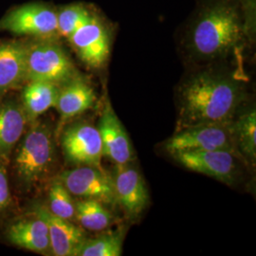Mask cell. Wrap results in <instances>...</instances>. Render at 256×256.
Wrapping results in <instances>:
<instances>
[{"label":"cell","instance_id":"4","mask_svg":"<svg viewBox=\"0 0 256 256\" xmlns=\"http://www.w3.org/2000/svg\"><path fill=\"white\" fill-rule=\"evenodd\" d=\"M115 25L96 10L90 19L68 38L84 64L93 70H101L108 64Z\"/></svg>","mask_w":256,"mask_h":256},{"label":"cell","instance_id":"23","mask_svg":"<svg viewBox=\"0 0 256 256\" xmlns=\"http://www.w3.org/2000/svg\"><path fill=\"white\" fill-rule=\"evenodd\" d=\"M72 196L64 185L56 180L52 184L48 192V210L63 220H74L75 202Z\"/></svg>","mask_w":256,"mask_h":256},{"label":"cell","instance_id":"19","mask_svg":"<svg viewBox=\"0 0 256 256\" xmlns=\"http://www.w3.org/2000/svg\"><path fill=\"white\" fill-rule=\"evenodd\" d=\"M75 218L84 229L92 232L104 230L113 223V216L104 202L92 198L75 202Z\"/></svg>","mask_w":256,"mask_h":256},{"label":"cell","instance_id":"18","mask_svg":"<svg viewBox=\"0 0 256 256\" xmlns=\"http://www.w3.org/2000/svg\"><path fill=\"white\" fill-rule=\"evenodd\" d=\"M60 86L46 81H28L23 92V110L28 122L54 108Z\"/></svg>","mask_w":256,"mask_h":256},{"label":"cell","instance_id":"16","mask_svg":"<svg viewBox=\"0 0 256 256\" xmlns=\"http://www.w3.org/2000/svg\"><path fill=\"white\" fill-rule=\"evenodd\" d=\"M7 238L12 244L34 252H52L46 222L36 214L32 218L20 220L10 226Z\"/></svg>","mask_w":256,"mask_h":256},{"label":"cell","instance_id":"21","mask_svg":"<svg viewBox=\"0 0 256 256\" xmlns=\"http://www.w3.org/2000/svg\"><path fill=\"white\" fill-rule=\"evenodd\" d=\"M95 10L96 9L84 3H72L56 9L59 36L68 39L90 19Z\"/></svg>","mask_w":256,"mask_h":256},{"label":"cell","instance_id":"8","mask_svg":"<svg viewBox=\"0 0 256 256\" xmlns=\"http://www.w3.org/2000/svg\"><path fill=\"white\" fill-rule=\"evenodd\" d=\"M174 160L186 169L206 174L218 182L232 185L239 174V156L226 150L186 151L173 154Z\"/></svg>","mask_w":256,"mask_h":256},{"label":"cell","instance_id":"14","mask_svg":"<svg viewBox=\"0 0 256 256\" xmlns=\"http://www.w3.org/2000/svg\"><path fill=\"white\" fill-rule=\"evenodd\" d=\"M96 100L92 84L79 74L60 86L54 108L62 119L70 120L90 110Z\"/></svg>","mask_w":256,"mask_h":256},{"label":"cell","instance_id":"3","mask_svg":"<svg viewBox=\"0 0 256 256\" xmlns=\"http://www.w3.org/2000/svg\"><path fill=\"white\" fill-rule=\"evenodd\" d=\"M27 46V81L62 86L79 72L57 37L36 38Z\"/></svg>","mask_w":256,"mask_h":256},{"label":"cell","instance_id":"9","mask_svg":"<svg viewBox=\"0 0 256 256\" xmlns=\"http://www.w3.org/2000/svg\"><path fill=\"white\" fill-rule=\"evenodd\" d=\"M57 180L72 196L97 200L106 204L116 202L113 178L102 167L78 166L60 174Z\"/></svg>","mask_w":256,"mask_h":256},{"label":"cell","instance_id":"5","mask_svg":"<svg viewBox=\"0 0 256 256\" xmlns=\"http://www.w3.org/2000/svg\"><path fill=\"white\" fill-rule=\"evenodd\" d=\"M164 147L171 155L186 151L226 150L243 158L236 144L232 122L204 124L178 130Z\"/></svg>","mask_w":256,"mask_h":256},{"label":"cell","instance_id":"15","mask_svg":"<svg viewBox=\"0 0 256 256\" xmlns=\"http://www.w3.org/2000/svg\"><path fill=\"white\" fill-rule=\"evenodd\" d=\"M27 81V46L0 43V95Z\"/></svg>","mask_w":256,"mask_h":256},{"label":"cell","instance_id":"7","mask_svg":"<svg viewBox=\"0 0 256 256\" xmlns=\"http://www.w3.org/2000/svg\"><path fill=\"white\" fill-rule=\"evenodd\" d=\"M0 30L36 38L58 37L56 8L41 2L14 8L0 19Z\"/></svg>","mask_w":256,"mask_h":256},{"label":"cell","instance_id":"13","mask_svg":"<svg viewBox=\"0 0 256 256\" xmlns=\"http://www.w3.org/2000/svg\"><path fill=\"white\" fill-rule=\"evenodd\" d=\"M34 214L46 222L52 254L76 256L78 250L86 239L84 232L70 223V220L55 216L45 206L37 205Z\"/></svg>","mask_w":256,"mask_h":256},{"label":"cell","instance_id":"2","mask_svg":"<svg viewBox=\"0 0 256 256\" xmlns=\"http://www.w3.org/2000/svg\"><path fill=\"white\" fill-rule=\"evenodd\" d=\"M178 42L190 66L241 55L248 45L239 0H196L178 30Z\"/></svg>","mask_w":256,"mask_h":256},{"label":"cell","instance_id":"17","mask_svg":"<svg viewBox=\"0 0 256 256\" xmlns=\"http://www.w3.org/2000/svg\"><path fill=\"white\" fill-rule=\"evenodd\" d=\"M28 119L18 104L10 102L0 106V158L9 155L22 137Z\"/></svg>","mask_w":256,"mask_h":256},{"label":"cell","instance_id":"10","mask_svg":"<svg viewBox=\"0 0 256 256\" xmlns=\"http://www.w3.org/2000/svg\"><path fill=\"white\" fill-rule=\"evenodd\" d=\"M66 160L77 166L101 167L102 144L98 128L86 122L66 128L62 136Z\"/></svg>","mask_w":256,"mask_h":256},{"label":"cell","instance_id":"20","mask_svg":"<svg viewBox=\"0 0 256 256\" xmlns=\"http://www.w3.org/2000/svg\"><path fill=\"white\" fill-rule=\"evenodd\" d=\"M236 144L244 160L254 164L256 160V110H248L232 120Z\"/></svg>","mask_w":256,"mask_h":256},{"label":"cell","instance_id":"11","mask_svg":"<svg viewBox=\"0 0 256 256\" xmlns=\"http://www.w3.org/2000/svg\"><path fill=\"white\" fill-rule=\"evenodd\" d=\"M98 130L102 144V156L117 164H128L134 151L126 128L113 110L110 100H106Z\"/></svg>","mask_w":256,"mask_h":256},{"label":"cell","instance_id":"6","mask_svg":"<svg viewBox=\"0 0 256 256\" xmlns=\"http://www.w3.org/2000/svg\"><path fill=\"white\" fill-rule=\"evenodd\" d=\"M54 162V146L50 130L36 124L28 131L19 147L16 164L20 178L32 184L46 176Z\"/></svg>","mask_w":256,"mask_h":256},{"label":"cell","instance_id":"12","mask_svg":"<svg viewBox=\"0 0 256 256\" xmlns=\"http://www.w3.org/2000/svg\"><path fill=\"white\" fill-rule=\"evenodd\" d=\"M116 202L131 218H138L146 210L149 194L142 176L128 164H117L113 178Z\"/></svg>","mask_w":256,"mask_h":256},{"label":"cell","instance_id":"25","mask_svg":"<svg viewBox=\"0 0 256 256\" xmlns=\"http://www.w3.org/2000/svg\"><path fill=\"white\" fill-rule=\"evenodd\" d=\"M10 202L9 182L4 167L0 164V212L9 206Z\"/></svg>","mask_w":256,"mask_h":256},{"label":"cell","instance_id":"22","mask_svg":"<svg viewBox=\"0 0 256 256\" xmlns=\"http://www.w3.org/2000/svg\"><path fill=\"white\" fill-rule=\"evenodd\" d=\"M124 232H106L97 238L86 239L76 256H120L122 254Z\"/></svg>","mask_w":256,"mask_h":256},{"label":"cell","instance_id":"1","mask_svg":"<svg viewBox=\"0 0 256 256\" xmlns=\"http://www.w3.org/2000/svg\"><path fill=\"white\" fill-rule=\"evenodd\" d=\"M240 55L210 64L191 66L176 88V131L204 124L232 122L247 97V76Z\"/></svg>","mask_w":256,"mask_h":256},{"label":"cell","instance_id":"24","mask_svg":"<svg viewBox=\"0 0 256 256\" xmlns=\"http://www.w3.org/2000/svg\"><path fill=\"white\" fill-rule=\"evenodd\" d=\"M239 3L247 45L252 46L256 38V0H239Z\"/></svg>","mask_w":256,"mask_h":256}]
</instances>
